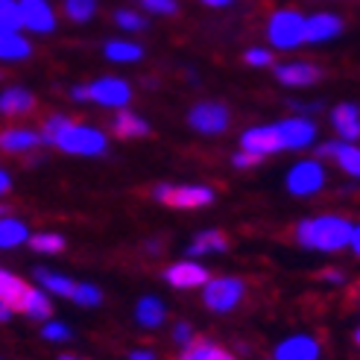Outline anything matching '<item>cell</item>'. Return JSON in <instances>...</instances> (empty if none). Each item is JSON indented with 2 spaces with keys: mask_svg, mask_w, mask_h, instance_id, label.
<instances>
[{
  "mask_svg": "<svg viewBox=\"0 0 360 360\" xmlns=\"http://www.w3.org/2000/svg\"><path fill=\"white\" fill-rule=\"evenodd\" d=\"M70 299L79 302V304H85V308H94V304H100L103 293L97 290L94 284H77V290H74V296H70Z\"/></svg>",
  "mask_w": 360,
  "mask_h": 360,
  "instance_id": "33",
  "label": "cell"
},
{
  "mask_svg": "<svg viewBox=\"0 0 360 360\" xmlns=\"http://www.w3.org/2000/svg\"><path fill=\"white\" fill-rule=\"evenodd\" d=\"M24 240H27V226H24V223L9 220V217L0 220V246H4V249H12V246L24 243Z\"/></svg>",
  "mask_w": 360,
  "mask_h": 360,
  "instance_id": "27",
  "label": "cell"
},
{
  "mask_svg": "<svg viewBox=\"0 0 360 360\" xmlns=\"http://www.w3.org/2000/svg\"><path fill=\"white\" fill-rule=\"evenodd\" d=\"M30 56V41L21 39L18 32H9V30H0V59H27Z\"/></svg>",
  "mask_w": 360,
  "mask_h": 360,
  "instance_id": "21",
  "label": "cell"
},
{
  "mask_svg": "<svg viewBox=\"0 0 360 360\" xmlns=\"http://www.w3.org/2000/svg\"><path fill=\"white\" fill-rule=\"evenodd\" d=\"M352 231L354 226L343 217H331V214H326V217H316V220H304L299 223L296 229V238L302 246L308 249H319V252H337L349 246L352 240Z\"/></svg>",
  "mask_w": 360,
  "mask_h": 360,
  "instance_id": "1",
  "label": "cell"
},
{
  "mask_svg": "<svg viewBox=\"0 0 360 360\" xmlns=\"http://www.w3.org/2000/svg\"><path fill=\"white\" fill-rule=\"evenodd\" d=\"M65 12L70 21L85 24V21H91V15L97 12V0H65Z\"/></svg>",
  "mask_w": 360,
  "mask_h": 360,
  "instance_id": "29",
  "label": "cell"
},
{
  "mask_svg": "<svg viewBox=\"0 0 360 360\" xmlns=\"http://www.w3.org/2000/svg\"><path fill=\"white\" fill-rule=\"evenodd\" d=\"M132 360H155L153 352H132Z\"/></svg>",
  "mask_w": 360,
  "mask_h": 360,
  "instance_id": "43",
  "label": "cell"
},
{
  "mask_svg": "<svg viewBox=\"0 0 360 360\" xmlns=\"http://www.w3.org/2000/svg\"><path fill=\"white\" fill-rule=\"evenodd\" d=\"M35 278H39L47 290H53V293H59V296H74V290H77V284L70 281V278H65V276H59V273H50V269H35Z\"/></svg>",
  "mask_w": 360,
  "mask_h": 360,
  "instance_id": "26",
  "label": "cell"
},
{
  "mask_svg": "<svg viewBox=\"0 0 360 360\" xmlns=\"http://www.w3.org/2000/svg\"><path fill=\"white\" fill-rule=\"evenodd\" d=\"M322 182H326V176H322L319 161H299V165L287 173V188L296 196L316 193L322 188Z\"/></svg>",
  "mask_w": 360,
  "mask_h": 360,
  "instance_id": "8",
  "label": "cell"
},
{
  "mask_svg": "<svg viewBox=\"0 0 360 360\" xmlns=\"http://www.w3.org/2000/svg\"><path fill=\"white\" fill-rule=\"evenodd\" d=\"M173 337L179 340V343H185V346H188V343H191V340H193V331H191L188 326H176V331H173Z\"/></svg>",
  "mask_w": 360,
  "mask_h": 360,
  "instance_id": "40",
  "label": "cell"
},
{
  "mask_svg": "<svg viewBox=\"0 0 360 360\" xmlns=\"http://www.w3.org/2000/svg\"><path fill=\"white\" fill-rule=\"evenodd\" d=\"M9 314H12V311L6 308V304H4V302H0V322H6V319H9Z\"/></svg>",
  "mask_w": 360,
  "mask_h": 360,
  "instance_id": "45",
  "label": "cell"
},
{
  "mask_svg": "<svg viewBox=\"0 0 360 360\" xmlns=\"http://www.w3.org/2000/svg\"><path fill=\"white\" fill-rule=\"evenodd\" d=\"M322 278H326V281H334V284H340V281H343V273H340V269H326V273H322Z\"/></svg>",
  "mask_w": 360,
  "mask_h": 360,
  "instance_id": "41",
  "label": "cell"
},
{
  "mask_svg": "<svg viewBox=\"0 0 360 360\" xmlns=\"http://www.w3.org/2000/svg\"><path fill=\"white\" fill-rule=\"evenodd\" d=\"M188 120H191L193 129H200L205 135H220L229 126V112H226V105H220V103H200V105H193L191 109Z\"/></svg>",
  "mask_w": 360,
  "mask_h": 360,
  "instance_id": "7",
  "label": "cell"
},
{
  "mask_svg": "<svg viewBox=\"0 0 360 360\" xmlns=\"http://www.w3.org/2000/svg\"><path fill=\"white\" fill-rule=\"evenodd\" d=\"M32 105L35 100L24 88H9V91L0 94V115H27Z\"/></svg>",
  "mask_w": 360,
  "mask_h": 360,
  "instance_id": "20",
  "label": "cell"
},
{
  "mask_svg": "<svg viewBox=\"0 0 360 360\" xmlns=\"http://www.w3.org/2000/svg\"><path fill=\"white\" fill-rule=\"evenodd\" d=\"M202 299H205V304L211 311L226 314L231 308H238V302L243 299V281L240 278H214V281H205Z\"/></svg>",
  "mask_w": 360,
  "mask_h": 360,
  "instance_id": "5",
  "label": "cell"
},
{
  "mask_svg": "<svg viewBox=\"0 0 360 360\" xmlns=\"http://www.w3.org/2000/svg\"><path fill=\"white\" fill-rule=\"evenodd\" d=\"M112 132L117 138H141L150 132L147 120H141L138 115H129V112H120L115 120H112Z\"/></svg>",
  "mask_w": 360,
  "mask_h": 360,
  "instance_id": "22",
  "label": "cell"
},
{
  "mask_svg": "<svg viewBox=\"0 0 360 360\" xmlns=\"http://www.w3.org/2000/svg\"><path fill=\"white\" fill-rule=\"evenodd\" d=\"M4 214H6V208H0V217H4Z\"/></svg>",
  "mask_w": 360,
  "mask_h": 360,
  "instance_id": "47",
  "label": "cell"
},
{
  "mask_svg": "<svg viewBox=\"0 0 360 360\" xmlns=\"http://www.w3.org/2000/svg\"><path fill=\"white\" fill-rule=\"evenodd\" d=\"M18 311L32 316V319H50V314H53L50 299L41 290H32V287H27V293L21 299V308H18Z\"/></svg>",
  "mask_w": 360,
  "mask_h": 360,
  "instance_id": "23",
  "label": "cell"
},
{
  "mask_svg": "<svg viewBox=\"0 0 360 360\" xmlns=\"http://www.w3.org/2000/svg\"><path fill=\"white\" fill-rule=\"evenodd\" d=\"M249 65H273V53L269 50H246Z\"/></svg>",
  "mask_w": 360,
  "mask_h": 360,
  "instance_id": "38",
  "label": "cell"
},
{
  "mask_svg": "<svg viewBox=\"0 0 360 360\" xmlns=\"http://www.w3.org/2000/svg\"><path fill=\"white\" fill-rule=\"evenodd\" d=\"M138 322L147 328H158L165 322V304H161L155 296H143L138 302Z\"/></svg>",
  "mask_w": 360,
  "mask_h": 360,
  "instance_id": "24",
  "label": "cell"
},
{
  "mask_svg": "<svg viewBox=\"0 0 360 360\" xmlns=\"http://www.w3.org/2000/svg\"><path fill=\"white\" fill-rule=\"evenodd\" d=\"M24 293H27V284L18 278V276L6 273V269H0V302H4L9 311H18V308H21Z\"/></svg>",
  "mask_w": 360,
  "mask_h": 360,
  "instance_id": "18",
  "label": "cell"
},
{
  "mask_svg": "<svg viewBox=\"0 0 360 360\" xmlns=\"http://www.w3.org/2000/svg\"><path fill=\"white\" fill-rule=\"evenodd\" d=\"M331 123H334V129L343 135L346 141H357L360 135V120H357V105L352 103H343V105H337L334 115H331Z\"/></svg>",
  "mask_w": 360,
  "mask_h": 360,
  "instance_id": "16",
  "label": "cell"
},
{
  "mask_svg": "<svg viewBox=\"0 0 360 360\" xmlns=\"http://www.w3.org/2000/svg\"><path fill=\"white\" fill-rule=\"evenodd\" d=\"M266 35L278 50H293L304 41V18L299 12H290V9L276 12L273 21L266 27Z\"/></svg>",
  "mask_w": 360,
  "mask_h": 360,
  "instance_id": "3",
  "label": "cell"
},
{
  "mask_svg": "<svg viewBox=\"0 0 360 360\" xmlns=\"http://www.w3.org/2000/svg\"><path fill=\"white\" fill-rule=\"evenodd\" d=\"M9 185H12V182H9V176H6L4 170H0V193H6V191H9Z\"/></svg>",
  "mask_w": 360,
  "mask_h": 360,
  "instance_id": "42",
  "label": "cell"
},
{
  "mask_svg": "<svg viewBox=\"0 0 360 360\" xmlns=\"http://www.w3.org/2000/svg\"><path fill=\"white\" fill-rule=\"evenodd\" d=\"M278 132H281L284 147L299 150V147H308V143L316 138V126L304 117H290V120L278 123Z\"/></svg>",
  "mask_w": 360,
  "mask_h": 360,
  "instance_id": "11",
  "label": "cell"
},
{
  "mask_svg": "<svg viewBox=\"0 0 360 360\" xmlns=\"http://www.w3.org/2000/svg\"><path fill=\"white\" fill-rule=\"evenodd\" d=\"M65 123H68V117H62V115H56V117H50V120L44 123V141L50 143L53 138H56V132L62 129V126H65Z\"/></svg>",
  "mask_w": 360,
  "mask_h": 360,
  "instance_id": "37",
  "label": "cell"
},
{
  "mask_svg": "<svg viewBox=\"0 0 360 360\" xmlns=\"http://www.w3.org/2000/svg\"><path fill=\"white\" fill-rule=\"evenodd\" d=\"M50 143H56L59 150L74 153V155H103L105 153V135L91 129V126H79L74 120H68Z\"/></svg>",
  "mask_w": 360,
  "mask_h": 360,
  "instance_id": "2",
  "label": "cell"
},
{
  "mask_svg": "<svg viewBox=\"0 0 360 360\" xmlns=\"http://www.w3.org/2000/svg\"><path fill=\"white\" fill-rule=\"evenodd\" d=\"M179 360H235L223 346L211 343V340H191Z\"/></svg>",
  "mask_w": 360,
  "mask_h": 360,
  "instance_id": "17",
  "label": "cell"
},
{
  "mask_svg": "<svg viewBox=\"0 0 360 360\" xmlns=\"http://www.w3.org/2000/svg\"><path fill=\"white\" fill-rule=\"evenodd\" d=\"M21 24V9H18V0H0V30L18 32Z\"/></svg>",
  "mask_w": 360,
  "mask_h": 360,
  "instance_id": "31",
  "label": "cell"
},
{
  "mask_svg": "<svg viewBox=\"0 0 360 360\" xmlns=\"http://www.w3.org/2000/svg\"><path fill=\"white\" fill-rule=\"evenodd\" d=\"M278 82L290 85V88H302V85H314L319 79V68L308 65V62H293V65H278L276 68Z\"/></svg>",
  "mask_w": 360,
  "mask_h": 360,
  "instance_id": "15",
  "label": "cell"
},
{
  "mask_svg": "<svg viewBox=\"0 0 360 360\" xmlns=\"http://www.w3.org/2000/svg\"><path fill=\"white\" fill-rule=\"evenodd\" d=\"M85 91H88V100H97L100 105H109V109H123L132 97L129 85L115 77H105V79H97L94 85H85Z\"/></svg>",
  "mask_w": 360,
  "mask_h": 360,
  "instance_id": "6",
  "label": "cell"
},
{
  "mask_svg": "<svg viewBox=\"0 0 360 360\" xmlns=\"http://www.w3.org/2000/svg\"><path fill=\"white\" fill-rule=\"evenodd\" d=\"M141 4L147 6L150 12H158V15H173V12H176L173 0H141Z\"/></svg>",
  "mask_w": 360,
  "mask_h": 360,
  "instance_id": "36",
  "label": "cell"
},
{
  "mask_svg": "<svg viewBox=\"0 0 360 360\" xmlns=\"http://www.w3.org/2000/svg\"><path fill=\"white\" fill-rule=\"evenodd\" d=\"M334 158L340 161V167L346 173H352V176L360 173V153H357V147H352V143H337Z\"/></svg>",
  "mask_w": 360,
  "mask_h": 360,
  "instance_id": "30",
  "label": "cell"
},
{
  "mask_svg": "<svg viewBox=\"0 0 360 360\" xmlns=\"http://www.w3.org/2000/svg\"><path fill=\"white\" fill-rule=\"evenodd\" d=\"M319 343L314 337H290L276 349V360H316Z\"/></svg>",
  "mask_w": 360,
  "mask_h": 360,
  "instance_id": "14",
  "label": "cell"
},
{
  "mask_svg": "<svg viewBox=\"0 0 360 360\" xmlns=\"http://www.w3.org/2000/svg\"><path fill=\"white\" fill-rule=\"evenodd\" d=\"M105 56L112 62H138L143 56V50L132 41H109L105 44Z\"/></svg>",
  "mask_w": 360,
  "mask_h": 360,
  "instance_id": "28",
  "label": "cell"
},
{
  "mask_svg": "<svg viewBox=\"0 0 360 360\" xmlns=\"http://www.w3.org/2000/svg\"><path fill=\"white\" fill-rule=\"evenodd\" d=\"M155 200L173 205V208H202L214 200V191L202 188V185H182V188H170V185H158L155 191Z\"/></svg>",
  "mask_w": 360,
  "mask_h": 360,
  "instance_id": "4",
  "label": "cell"
},
{
  "mask_svg": "<svg viewBox=\"0 0 360 360\" xmlns=\"http://www.w3.org/2000/svg\"><path fill=\"white\" fill-rule=\"evenodd\" d=\"M18 9H21V24L35 32H50L56 27V15L47 0H18Z\"/></svg>",
  "mask_w": 360,
  "mask_h": 360,
  "instance_id": "9",
  "label": "cell"
},
{
  "mask_svg": "<svg viewBox=\"0 0 360 360\" xmlns=\"http://www.w3.org/2000/svg\"><path fill=\"white\" fill-rule=\"evenodd\" d=\"M261 158H264V155L243 150V153H238V155H235V167H255V165H261Z\"/></svg>",
  "mask_w": 360,
  "mask_h": 360,
  "instance_id": "39",
  "label": "cell"
},
{
  "mask_svg": "<svg viewBox=\"0 0 360 360\" xmlns=\"http://www.w3.org/2000/svg\"><path fill=\"white\" fill-rule=\"evenodd\" d=\"M202 4H208V6H226V4H231V0H202Z\"/></svg>",
  "mask_w": 360,
  "mask_h": 360,
  "instance_id": "46",
  "label": "cell"
},
{
  "mask_svg": "<svg viewBox=\"0 0 360 360\" xmlns=\"http://www.w3.org/2000/svg\"><path fill=\"white\" fill-rule=\"evenodd\" d=\"M41 138L30 132V129H6V132H0V150H6V153H24V150H32V147H39Z\"/></svg>",
  "mask_w": 360,
  "mask_h": 360,
  "instance_id": "19",
  "label": "cell"
},
{
  "mask_svg": "<svg viewBox=\"0 0 360 360\" xmlns=\"http://www.w3.org/2000/svg\"><path fill=\"white\" fill-rule=\"evenodd\" d=\"M243 150L258 153V155H269V153L284 150V141H281L278 126H261V129H249L243 135Z\"/></svg>",
  "mask_w": 360,
  "mask_h": 360,
  "instance_id": "10",
  "label": "cell"
},
{
  "mask_svg": "<svg viewBox=\"0 0 360 360\" xmlns=\"http://www.w3.org/2000/svg\"><path fill=\"white\" fill-rule=\"evenodd\" d=\"M115 21H117L123 30H143V27H147V24H143V18H141V15L126 12V9H120V12L115 15Z\"/></svg>",
  "mask_w": 360,
  "mask_h": 360,
  "instance_id": "35",
  "label": "cell"
},
{
  "mask_svg": "<svg viewBox=\"0 0 360 360\" xmlns=\"http://www.w3.org/2000/svg\"><path fill=\"white\" fill-rule=\"evenodd\" d=\"M165 278L173 284V287H200V284H205L208 281V269L205 266H200V264H193V261H182V264H173L167 273H165Z\"/></svg>",
  "mask_w": 360,
  "mask_h": 360,
  "instance_id": "12",
  "label": "cell"
},
{
  "mask_svg": "<svg viewBox=\"0 0 360 360\" xmlns=\"http://www.w3.org/2000/svg\"><path fill=\"white\" fill-rule=\"evenodd\" d=\"M229 246L223 231H202L191 246H188V255H208V252H223Z\"/></svg>",
  "mask_w": 360,
  "mask_h": 360,
  "instance_id": "25",
  "label": "cell"
},
{
  "mask_svg": "<svg viewBox=\"0 0 360 360\" xmlns=\"http://www.w3.org/2000/svg\"><path fill=\"white\" fill-rule=\"evenodd\" d=\"M74 100H88V91H85V85H77V88H74Z\"/></svg>",
  "mask_w": 360,
  "mask_h": 360,
  "instance_id": "44",
  "label": "cell"
},
{
  "mask_svg": "<svg viewBox=\"0 0 360 360\" xmlns=\"http://www.w3.org/2000/svg\"><path fill=\"white\" fill-rule=\"evenodd\" d=\"M30 246L35 252H62L65 249V238H59V235H35V238H30Z\"/></svg>",
  "mask_w": 360,
  "mask_h": 360,
  "instance_id": "32",
  "label": "cell"
},
{
  "mask_svg": "<svg viewBox=\"0 0 360 360\" xmlns=\"http://www.w3.org/2000/svg\"><path fill=\"white\" fill-rule=\"evenodd\" d=\"M44 337L50 340V343H65V340H70V328L62 326V322H47V326H44Z\"/></svg>",
  "mask_w": 360,
  "mask_h": 360,
  "instance_id": "34",
  "label": "cell"
},
{
  "mask_svg": "<svg viewBox=\"0 0 360 360\" xmlns=\"http://www.w3.org/2000/svg\"><path fill=\"white\" fill-rule=\"evenodd\" d=\"M343 32V21L337 15H314L304 21V39L319 44V41H328L334 35Z\"/></svg>",
  "mask_w": 360,
  "mask_h": 360,
  "instance_id": "13",
  "label": "cell"
}]
</instances>
